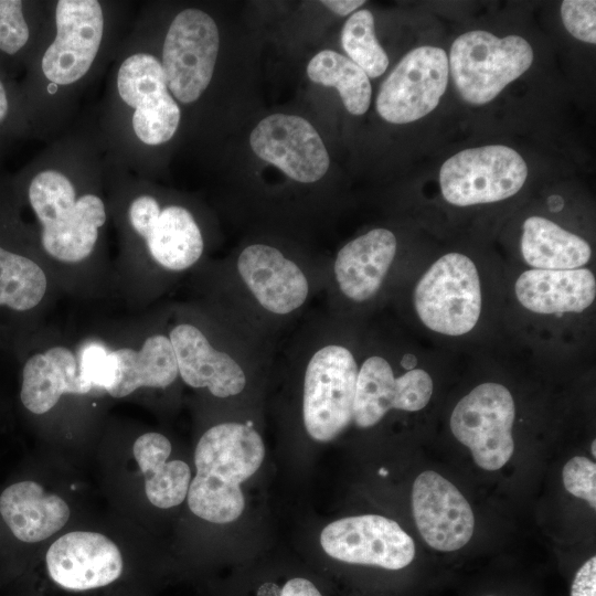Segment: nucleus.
Masks as SVG:
<instances>
[{
  "label": "nucleus",
  "instance_id": "nucleus-24",
  "mask_svg": "<svg viewBox=\"0 0 596 596\" xmlns=\"http://www.w3.org/2000/svg\"><path fill=\"white\" fill-rule=\"evenodd\" d=\"M170 440L159 433H146L134 444V456L145 476L148 500L158 508L175 507L185 499L191 482L190 467L182 460L167 461Z\"/></svg>",
  "mask_w": 596,
  "mask_h": 596
},
{
  "label": "nucleus",
  "instance_id": "nucleus-28",
  "mask_svg": "<svg viewBox=\"0 0 596 596\" xmlns=\"http://www.w3.org/2000/svg\"><path fill=\"white\" fill-rule=\"evenodd\" d=\"M46 285L38 264L0 247V306L29 310L42 300Z\"/></svg>",
  "mask_w": 596,
  "mask_h": 596
},
{
  "label": "nucleus",
  "instance_id": "nucleus-2",
  "mask_svg": "<svg viewBox=\"0 0 596 596\" xmlns=\"http://www.w3.org/2000/svg\"><path fill=\"white\" fill-rule=\"evenodd\" d=\"M29 200L43 226L41 240L49 255L66 263L91 255L106 221L98 196L86 194L76 200L72 182L61 172L46 170L32 179Z\"/></svg>",
  "mask_w": 596,
  "mask_h": 596
},
{
  "label": "nucleus",
  "instance_id": "nucleus-30",
  "mask_svg": "<svg viewBox=\"0 0 596 596\" xmlns=\"http://www.w3.org/2000/svg\"><path fill=\"white\" fill-rule=\"evenodd\" d=\"M29 40V28L23 18L22 2L0 0V50L14 54Z\"/></svg>",
  "mask_w": 596,
  "mask_h": 596
},
{
  "label": "nucleus",
  "instance_id": "nucleus-1",
  "mask_svg": "<svg viewBox=\"0 0 596 596\" xmlns=\"http://www.w3.org/2000/svg\"><path fill=\"white\" fill-rule=\"evenodd\" d=\"M264 456L263 439L251 422L209 428L194 453L196 475L187 494L190 510L213 523L235 521L245 507L241 483L257 471Z\"/></svg>",
  "mask_w": 596,
  "mask_h": 596
},
{
  "label": "nucleus",
  "instance_id": "nucleus-7",
  "mask_svg": "<svg viewBox=\"0 0 596 596\" xmlns=\"http://www.w3.org/2000/svg\"><path fill=\"white\" fill-rule=\"evenodd\" d=\"M514 416L510 391L498 383H483L457 403L450 416V429L456 439L470 449L480 468L498 470L514 450Z\"/></svg>",
  "mask_w": 596,
  "mask_h": 596
},
{
  "label": "nucleus",
  "instance_id": "nucleus-18",
  "mask_svg": "<svg viewBox=\"0 0 596 596\" xmlns=\"http://www.w3.org/2000/svg\"><path fill=\"white\" fill-rule=\"evenodd\" d=\"M179 375L191 387H207L216 397L240 394L246 385V374L228 353L212 347L201 330L190 323L175 326L169 336Z\"/></svg>",
  "mask_w": 596,
  "mask_h": 596
},
{
  "label": "nucleus",
  "instance_id": "nucleus-42",
  "mask_svg": "<svg viewBox=\"0 0 596 596\" xmlns=\"http://www.w3.org/2000/svg\"><path fill=\"white\" fill-rule=\"evenodd\" d=\"M488 596H492V595H488Z\"/></svg>",
  "mask_w": 596,
  "mask_h": 596
},
{
  "label": "nucleus",
  "instance_id": "nucleus-11",
  "mask_svg": "<svg viewBox=\"0 0 596 596\" xmlns=\"http://www.w3.org/2000/svg\"><path fill=\"white\" fill-rule=\"evenodd\" d=\"M117 87L123 100L135 108L132 127L142 142L155 146L172 138L179 126L180 108L155 56L138 53L126 58L118 71Z\"/></svg>",
  "mask_w": 596,
  "mask_h": 596
},
{
  "label": "nucleus",
  "instance_id": "nucleus-8",
  "mask_svg": "<svg viewBox=\"0 0 596 596\" xmlns=\"http://www.w3.org/2000/svg\"><path fill=\"white\" fill-rule=\"evenodd\" d=\"M220 38L205 12L187 9L172 21L164 39L162 68L168 89L181 103L195 102L211 82Z\"/></svg>",
  "mask_w": 596,
  "mask_h": 596
},
{
  "label": "nucleus",
  "instance_id": "nucleus-27",
  "mask_svg": "<svg viewBox=\"0 0 596 596\" xmlns=\"http://www.w3.org/2000/svg\"><path fill=\"white\" fill-rule=\"evenodd\" d=\"M310 81L334 87L347 110L363 115L370 106L372 87L368 75L350 58L331 50L316 54L307 65Z\"/></svg>",
  "mask_w": 596,
  "mask_h": 596
},
{
  "label": "nucleus",
  "instance_id": "nucleus-4",
  "mask_svg": "<svg viewBox=\"0 0 596 596\" xmlns=\"http://www.w3.org/2000/svg\"><path fill=\"white\" fill-rule=\"evenodd\" d=\"M358 372L344 345L323 344L311 354L305 370L302 416L312 439L330 441L350 425Z\"/></svg>",
  "mask_w": 596,
  "mask_h": 596
},
{
  "label": "nucleus",
  "instance_id": "nucleus-37",
  "mask_svg": "<svg viewBox=\"0 0 596 596\" xmlns=\"http://www.w3.org/2000/svg\"><path fill=\"white\" fill-rule=\"evenodd\" d=\"M321 3L339 15H348L365 3L363 0H324Z\"/></svg>",
  "mask_w": 596,
  "mask_h": 596
},
{
  "label": "nucleus",
  "instance_id": "nucleus-16",
  "mask_svg": "<svg viewBox=\"0 0 596 596\" xmlns=\"http://www.w3.org/2000/svg\"><path fill=\"white\" fill-rule=\"evenodd\" d=\"M46 568L61 587L88 590L115 582L121 574L123 558L118 546L107 536L73 531L49 547Z\"/></svg>",
  "mask_w": 596,
  "mask_h": 596
},
{
  "label": "nucleus",
  "instance_id": "nucleus-32",
  "mask_svg": "<svg viewBox=\"0 0 596 596\" xmlns=\"http://www.w3.org/2000/svg\"><path fill=\"white\" fill-rule=\"evenodd\" d=\"M596 1L565 0L561 6V17L566 30L577 40L596 43Z\"/></svg>",
  "mask_w": 596,
  "mask_h": 596
},
{
  "label": "nucleus",
  "instance_id": "nucleus-3",
  "mask_svg": "<svg viewBox=\"0 0 596 596\" xmlns=\"http://www.w3.org/2000/svg\"><path fill=\"white\" fill-rule=\"evenodd\" d=\"M532 62V47L523 38H498L481 30L458 36L448 58L459 95L472 105L491 102L508 84L525 73Z\"/></svg>",
  "mask_w": 596,
  "mask_h": 596
},
{
  "label": "nucleus",
  "instance_id": "nucleus-5",
  "mask_svg": "<svg viewBox=\"0 0 596 596\" xmlns=\"http://www.w3.org/2000/svg\"><path fill=\"white\" fill-rule=\"evenodd\" d=\"M414 307L421 321L446 336L473 329L481 312V289L473 262L448 253L437 259L414 289Z\"/></svg>",
  "mask_w": 596,
  "mask_h": 596
},
{
  "label": "nucleus",
  "instance_id": "nucleus-35",
  "mask_svg": "<svg viewBox=\"0 0 596 596\" xmlns=\"http://www.w3.org/2000/svg\"><path fill=\"white\" fill-rule=\"evenodd\" d=\"M571 596H596V557L586 561L576 572Z\"/></svg>",
  "mask_w": 596,
  "mask_h": 596
},
{
  "label": "nucleus",
  "instance_id": "nucleus-26",
  "mask_svg": "<svg viewBox=\"0 0 596 596\" xmlns=\"http://www.w3.org/2000/svg\"><path fill=\"white\" fill-rule=\"evenodd\" d=\"M146 241L153 259L162 267L175 272L195 264L204 246L193 215L178 205L161 210Z\"/></svg>",
  "mask_w": 596,
  "mask_h": 596
},
{
  "label": "nucleus",
  "instance_id": "nucleus-14",
  "mask_svg": "<svg viewBox=\"0 0 596 596\" xmlns=\"http://www.w3.org/2000/svg\"><path fill=\"white\" fill-rule=\"evenodd\" d=\"M412 509L422 538L435 550H459L473 534L475 515L470 504L455 485L433 470L415 479Z\"/></svg>",
  "mask_w": 596,
  "mask_h": 596
},
{
  "label": "nucleus",
  "instance_id": "nucleus-12",
  "mask_svg": "<svg viewBox=\"0 0 596 596\" xmlns=\"http://www.w3.org/2000/svg\"><path fill=\"white\" fill-rule=\"evenodd\" d=\"M249 143L257 157L298 182L318 181L330 164L321 137L299 116L273 114L265 117L252 130Z\"/></svg>",
  "mask_w": 596,
  "mask_h": 596
},
{
  "label": "nucleus",
  "instance_id": "nucleus-21",
  "mask_svg": "<svg viewBox=\"0 0 596 596\" xmlns=\"http://www.w3.org/2000/svg\"><path fill=\"white\" fill-rule=\"evenodd\" d=\"M108 382L104 389L113 397H124L143 387L164 389L179 375L173 347L168 337L147 338L139 351L118 349L108 353Z\"/></svg>",
  "mask_w": 596,
  "mask_h": 596
},
{
  "label": "nucleus",
  "instance_id": "nucleus-33",
  "mask_svg": "<svg viewBox=\"0 0 596 596\" xmlns=\"http://www.w3.org/2000/svg\"><path fill=\"white\" fill-rule=\"evenodd\" d=\"M108 353L102 344L89 343L79 353L78 369L83 381L92 387L105 389L108 382Z\"/></svg>",
  "mask_w": 596,
  "mask_h": 596
},
{
  "label": "nucleus",
  "instance_id": "nucleus-9",
  "mask_svg": "<svg viewBox=\"0 0 596 596\" xmlns=\"http://www.w3.org/2000/svg\"><path fill=\"white\" fill-rule=\"evenodd\" d=\"M448 75V56L443 49H413L381 85L375 103L379 115L398 125L421 119L437 107Z\"/></svg>",
  "mask_w": 596,
  "mask_h": 596
},
{
  "label": "nucleus",
  "instance_id": "nucleus-15",
  "mask_svg": "<svg viewBox=\"0 0 596 596\" xmlns=\"http://www.w3.org/2000/svg\"><path fill=\"white\" fill-rule=\"evenodd\" d=\"M433 394V380L422 369H412L395 377L391 364L380 355L364 360L359 368L353 403L354 424L369 428L392 408L417 412Z\"/></svg>",
  "mask_w": 596,
  "mask_h": 596
},
{
  "label": "nucleus",
  "instance_id": "nucleus-23",
  "mask_svg": "<svg viewBox=\"0 0 596 596\" xmlns=\"http://www.w3.org/2000/svg\"><path fill=\"white\" fill-rule=\"evenodd\" d=\"M92 390L79 374L74 353L54 347L32 355L24 364L20 397L34 414L49 412L64 393L85 394Z\"/></svg>",
  "mask_w": 596,
  "mask_h": 596
},
{
  "label": "nucleus",
  "instance_id": "nucleus-36",
  "mask_svg": "<svg viewBox=\"0 0 596 596\" xmlns=\"http://www.w3.org/2000/svg\"><path fill=\"white\" fill-rule=\"evenodd\" d=\"M279 596H322L319 589L307 578L295 577L287 581Z\"/></svg>",
  "mask_w": 596,
  "mask_h": 596
},
{
  "label": "nucleus",
  "instance_id": "nucleus-34",
  "mask_svg": "<svg viewBox=\"0 0 596 596\" xmlns=\"http://www.w3.org/2000/svg\"><path fill=\"white\" fill-rule=\"evenodd\" d=\"M160 212L161 209L155 198L141 195L130 204L129 221L134 230L146 238Z\"/></svg>",
  "mask_w": 596,
  "mask_h": 596
},
{
  "label": "nucleus",
  "instance_id": "nucleus-25",
  "mask_svg": "<svg viewBox=\"0 0 596 596\" xmlns=\"http://www.w3.org/2000/svg\"><path fill=\"white\" fill-rule=\"evenodd\" d=\"M521 253L534 269H576L592 256L589 244L554 222L530 216L523 223Z\"/></svg>",
  "mask_w": 596,
  "mask_h": 596
},
{
  "label": "nucleus",
  "instance_id": "nucleus-38",
  "mask_svg": "<svg viewBox=\"0 0 596 596\" xmlns=\"http://www.w3.org/2000/svg\"><path fill=\"white\" fill-rule=\"evenodd\" d=\"M8 113V99L4 87L0 81V123L6 118Z\"/></svg>",
  "mask_w": 596,
  "mask_h": 596
},
{
  "label": "nucleus",
  "instance_id": "nucleus-20",
  "mask_svg": "<svg viewBox=\"0 0 596 596\" xmlns=\"http://www.w3.org/2000/svg\"><path fill=\"white\" fill-rule=\"evenodd\" d=\"M515 296L526 309L542 315L582 312L596 296V280L587 268L531 269L515 281Z\"/></svg>",
  "mask_w": 596,
  "mask_h": 596
},
{
  "label": "nucleus",
  "instance_id": "nucleus-6",
  "mask_svg": "<svg viewBox=\"0 0 596 596\" xmlns=\"http://www.w3.org/2000/svg\"><path fill=\"white\" fill-rule=\"evenodd\" d=\"M528 166L514 149L490 145L462 150L447 159L439 171L441 194L457 206L491 203L521 190Z\"/></svg>",
  "mask_w": 596,
  "mask_h": 596
},
{
  "label": "nucleus",
  "instance_id": "nucleus-39",
  "mask_svg": "<svg viewBox=\"0 0 596 596\" xmlns=\"http://www.w3.org/2000/svg\"><path fill=\"white\" fill-rule=\"evenodd\" d=\"M47 89H49L50 93L53 94V93L56 92L57 85L52 83V84L49 85Z\"/></svg>",
  "mask_w": 596,
  "mask_h": 596
},
{
  "label": "nucleus",
  "instance_id": "nucleus-19",
  "mask_svg": "<svg viewBox=\"0 0 596 596\" xmlns=\"http://www.w3.org/2000/svg\"><path fill=\"white\" fill-rule=\"evenodd\" d=\"M396 237L374 228L347 243L337 254L333 274L348 299L363 302L381 288L396 254Z\"/></svg>",
  "mask_w": 596,
  "mask_h": 596
},
{
  "label": "nucleus",
  "instance_id": "nucleus-29",
  "mask_svg": "<svg viewBox=\"0 0 596 596\" xmlns=\"http://www.w3.org/2000/svg\"><path fill=\"white\" fill-rule=\"evenodd\" d=\"M341 45L353 63L370 78L382 75L389 66V57L379 44L374 32V18L369 10H359L345 21L341 32Z\"/></svg>",
  "mask_w": 596,
  "mask_h": 596
},
{
  "label": "nucleus",
  "instance_id": "nucleus-13",
  "mask_svg": "<svg viewBox=\"0 0 596 596\" xmlns=\"http://www.w3.org/2000/svg\"><path fill=\"white\" fill-rule=\"evenodd\" d=\"M56 38L42 58L45 77L56 85L78 81L89 70L102 42L104 18L96 0H60Z\"/></svg>",
  "mask_w": 596,
  "mask_h": 596
},
{
  "label": "nucleus",
  "instance_id": "nucleus-31",
  "mask_svg": "<svg viewBox=\"0 0 596 596\" xmlns=\"http://www.w3.org/2000/svg\"><path fill=\"white\" fill-rule=\"evenodd\" d=\"M565 489L596 508V465L586 457L570 459L562 472Z\"/></svg>",
  "mask_w": 596,
  "mask_h": 596
},
{
  "label": "nucleus",
  "instance_id": "nucleus-10",
  "mask_svg": "<svg viewBox=\"0 0 596 596\" xmlns=\"http://www.w3.org/2000/svg\"><path fill=\"white\" fill-rule=\"evenodd\" d=\"M323 551L350 564L397 571L415 557L413 539L395 522L377 514L339 519L320 534Z\"/></svg>",
  "mask_w": 596,
  "mask_h": 596
},
{
  "label": "nucleus",
  "instance_id": "nucleus-40",
  "mask_svg": "<svg viewBox=\"0 0 596 596\" xmlns=\"http://www.w3.org/2000/svg\"><path fill=\"white\" fill-rule=\"evenodd\" d=\"M590 453H592L593 457L596 456V441L595 440H593V443H592Z\"/></svg>",
  "mask_w": 596,
  "mask_h": 596
},
{
  "label": "nucleus",
  "instance_id": "nucleus-41",
  "mask_svg": "<svg viewBox=\"0 0 596 596\" xmlns=\"http://www.w3.org/2000/svg\"><path fill=\"white\" fill-rule=\"evenodd\" d=\"M379 473H380L381 476L384 477V476L387 475V470H385L384 468H381V469L379 470Z\"/></svg>",
  "mask_w": 596,
  "mask_h": 596
},
{
  "label": "nucleus",
  "instance_id": "nucleus-22",
  "mask_svg": "<svg viewBox=\"0 0 596 596\" xmlns=\"http://www.w3.org/2000/svg\"><path fill=\"white\" fill-rule=\"evenodd\" d=\"M0 514L18 540L35 543L66 524L70 508L61 497L45 492L41 485L21 481L0 494Z\"/></svg>",
  "mask_w": 596,
  "mask_h": 596
},
{
  "label": "nucleus",
  "instance_id": "nucleus-17",
  "mask_svg": "<svg viewBox=\"0 0 596 596\" xmlns=\"http://www.w3.org/2000/svg\"><path fill=\"white\" fill-rule=\"evenodd\" d=\"M236 268L256 302L269 313L290 315L307 301L309 281L305 272L274 246H246L237 257Z\"/></svg>",
  "mask_w": 596,
  "mask_h": 596
}]
</instances>
